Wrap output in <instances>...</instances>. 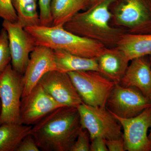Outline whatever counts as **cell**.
<instances>
[{"label":"cell","instance_id":"obj_1","mask_svg":"<svg viewBox=\"0 0 151 151\" xmlns=\"http://www.w3.org/2000/svg\"><path fill=\"white\" fill-rule=\"evenodd\" d=\"M81 128L77 108L62 106L32 126L30 133L41 150L69 151Z\"/></svg>","mask_w":151,"mask_h":151},{"label":"cell","instance_id":"obj_2","mask_svg":"<svg viewBox=\"0 0 151 151\" xmlns=\"http://www.w3.org/2000/svg\"><path fill=\"white\" fill-rule=\"evenodd\" d=\"M115 1L100 0L86 11L76 14L63 27L76 35L99 42L106 47H115L127 32L110 24L112 18L110 7Z\"/></svg>","mask_w":151,"mask_h":151},{"label":"cell","instance_id":"obj_3","mask_svg":"<svg viewBox=\"0 0 151 151\" xmlns=\"http://www.w3.org/2000/svg\"><path fill=\"white\" fill-rule=\"evenodd\" d=\"M32 36L36 46L61 50L77 56L97 58L106 47L97 41L82 37L65 29L63 26L37 25L24 28Z\"/></svg>","mask_w":151,"mask_h":151},{"label":"cell","instance_id":"obj_4","mask_svg":"<svg viewBox=\"0 0 151 151\" xmlns=\"http://www.w3.org/2000/svg\"><path fill=\"white\" fill-rule=\"evenodd\" d=\"M111 8L113 22L126 32L151 34V4L149 0H115Z\"/></svg>","mask_w":151,"mask_h":151},{"label":"cell","instance_id":"obj_5","mask_svg":"<svg viewBox=\"0 0 151 151\" xmlns=\"http://www.w3.org/2000/svg\"><path fill=\"white\" fill-rule=\"evenodd\" d=\"M82 102L86 105L106 107V102L116 83L97 70L68 73Z\"/></svg>","mask_w":151,"mask_h":151},{"label":"cell","instance_id":"obj_6","mask_svg":"<svg viewBox=\"0 0 151 151\" xmlns=\"http://www.w3.org/2000/svg\"><path fill=\"white\" fill-rule=\"evenodd\" d=\"M23 90V75L14 70L10 63L0 73V125L20 124V109Z\"/></svg>","mask_w":151,"mask_h":151},{"label":"cell","instance_id":"obj_7","mask_svg":"<svg viewBox=\"0 0 151 151\" xmlns=\"http://www.w3.org/2000/svg\"><path fill=\"white\" fill-rule=\"evenodd\" d=\"M77 109L81 128L88 131L90 139L101 137L110 140L122 137V126L106 107H94L82 103Z\"/></svg>","mask_w":151,"mask_h":151},{"label":"cell","instance_id":"obj_8","mask_svg":"<svg viewBox=\"0 0 151 151\" xmlns=\"http://www.w3.org/2000/svg\"><path fill=\"white\" fill-rule=\"evenodd\" d=\"M151 106L149 97L137 88L116 84L107 102L106 108L111 113L124 119L137 116Z\"/></svg>","mask_w":151,"mask_h":151},{"label":"cell","instance_id":"obj_9","mask_svg":"<svg viewBox=\"0 0 151 151\" xmlns=\"http://www.w3.org/2000/svg\"><path fill=\"white\" fill-rule=\"evenodd\" d=\"M2 25L8 35L12 67L23 75L30 55L36 47L34 39L18 22H12L4 20Z\"/></svg>","mask_w":151,"mask_h":151},{"label":"cell","instance_id":"obj_10","mask_svg":"<svg viewBox=\"0 0 151 151\" xmlns=\"http://www.w3.org/2000/svg\"><path fill=\"white\" fill-rule=\"evenodd\" d=\"M113 115L124 130L122 137L125 150L151 151V142L147 134L151 126V106L133 118L124 119Z\"/></svg>","mask_w":151,"mask_h":151},{"label":"cell","instance_id":"obj_11","mask_svg":"<svg viewBox=\"0 0 151 151\" xmlns=\"http://www.w3.org/2000/svg\"><path fill=\"white\" fill-rule=\"evenodd\" d=\"M62 106L38 83L29 94L22 97L20 122L33 126L49 113Z\"/></svg>","mask_w":151,"mask_h":151},{"label":"cell","instance_id":"obj_12","mask_svg":"<svg viewBox=\"0 0 151 151\" xmlns=\"http://www.w3.org/2000/svg\"><path fill=\"white\" fill-rule=\"evenodd\" d=\"M38 83L63 106L77 108L83 103L68 73L52 70L44 74Z\"/></svg>","mask_w":151,"mask_h":151},{"label":"cell","instance_id":"obj_13","mask_svg":"<svg viewBox=\"0 0 151 151\" xmlns=\"http://www.w3.org/2000/svg\"><path fill=\"white\" fill-rule=\"evenodd\" d=\"M55 70L57 68L54 50L46 47L36 46L30 55L27 67L23 75L22 97L29 94L44 74Z\"/></svg>","mask_w":151,"mask_h":151},{"label":"cell","instance_id":"obj_14","mask_svg":"<svg viewBox=\"0 0 151 151\" xmlns=\"http://www.w3.org/2000/svg\"><path fill=\"white\" fill-rule=\"evenodd\" d=\"M131 61L119 84L124 87H135L149 97L151 94V62L149 55Z\"/></svg>","mask_w":151,"mask_h":151},{"label":"cell","instance_id":"obj_15","mask_svg":"<svg viewBox=\"0 0 151 151\" xmlns=\"http://www.w3.org/2000/svg\"><path fill=\"white\" fill-rule=\"evenodd\" d=\"M97 59L99 72L116 84H119L130 61L124 52L117 47H107Z\"/></svg>","mask_w":151,"mask_h":151},{"label":"cell","instance_id":"obj_16","mask_svg":"<svg viewBox=\"0 0 151 151\" xmlns=\"http://www.w3.org/2000/svg\"><path fill=\"white\" fill-rule=\"evenodd\" d=\"M128 59L132 60L151 55V34H133L126 33L117 44Z\"/></svg>","mask_w":151,"mask_h":151},{"label":"cell","instance_id":"obj_17","mask_svg":"<svg viewBox=\"0 0 151 151\" xmlns=\"http://www.w3.org/2000/svg\"><path fill=\"white\" fill-rule=\"evenodd\" d=\"M88 7L87 0H52V26L64 25L79 11Z\"/></svg>","mask_w":151,"mask_h":151},{"label":"cell","instance_id":"obj_18","mask_svg":"<svg viewBox=\"0 0 151 151\" xmlns=\"http://www.w3.org/2000/svg\"><path fill=\"white\" fill-rule=\"evenodd\" d=\"M54 51L57 70L66 73L80 70L99 71L97 58L82 57L61 50Z\"/></svg>","mask_w":151,"mask_h":151},{"label":"cell","instance_id":"obj_19","mask_svg":"<svg viewBox=\"0 0 151 151\" xmlns=\"http://www.w3.org/2000/svg\"><path fill=\"white\" fill-rule=\"evenodd\" d=\"M32 127L20 124L0 125V151H17L23 139L30 134Z\"/></svg>","mask_w":151,"mask_h":151},{"label":"cell","instance_id":"obj_20","mask_svg":"<svg viewBox=\"0 0 151 151\" xmlns=\"http://www.w3.org/2000/svg\"><path fill=\"white\" fill-rule=\"evenodd\" d=\"M38 0H12L18 22L24 28L40 25L37 11Z\"/></svg>","mask_w":151,"mask_h":151},{"label":"cell","instance_id":"obj_21","mask_svg":"<svg viewBox=\"0 0 151 151\" xmlns=\"http://www.w3.org/2000/svg\"><path fill=\"white\" fill-rule=\"evenodd\" d=\"M11 59L8 35L3 27L0 32V73L10 63Z\"/></svg>","mask_w":151,"mask_h":151},{"label":"cell","instance_id":"obj_22","mask_svg":"<svg viewBox=\"0 0 151 151\" xmlns=\"http://www.w3.org/2000/svg\"><path fill=\"white\" fill-rule=\"evenodd\" d=\"M90 140L89 132L85 129L81 128L69 151H89Z\"/></svg>","mask_w":151,"mask_h":151},{"label":"cell","instance_id":"obj_23","mask_svg":"<svg viewBox=\"0 0 151 151\" xmlns=\"http://www.w3.org/2000/svg\"><path fill=\"white\" fill-rule=\"evenodd\" d=\"M52 0H39L40 25L51 27L52 25L50 5Z\"/></svg>","mask_w":151,"mask_h":151},{"label":"cell","instance_id":"obj_24","mask_svg":"<svg viewBox=\"0 0 151 151\" xmlns=\"http://www.w3.org/2000/svg\"><path fill=\"white\" fill-rule=\"evenodd\" d=\"M0 18L12 22L18 21L12 0H0Z\"/></svg>","mask_w":151,"mask_h":151},{"label":"cell","instance_id":"obj_25","mask_svg":"<svg viewBox=\"0 0 151 151\" xmlns=\"http://www.w3.org/2000/svg\"><path fill=\"white\" fill-rule=\"evenodd\" d=\"M40 150L34 138L31 134L25 137L20 144L17 151H39Z\"/></svg>","mask_w":151,"mask_h":151},{"label":"cell","instance_id":"obj_26","mask_svg":"<svg viewBox=\"0 0 151 151\" xmlns=\"http://www.w3.org/2000/svg\"><path fill=\"white\" fill-rule=\"evenodd\" d=\"M106 144L109 151H125L124 139L122 137L118 139H106Z\"/></svg>","mask_w":151,"mask_h":151},{"label":"cell","instance_id":"obj_27","mask_svg":"<svg viewBox=\"0 0 151 151\" xmlns=\"http://www.w3.org/2000/svg\"><path fill=\"white\" fill-rule=\"evenodd\" d=\"M90 151H108L106 144V139L101 137H97L91 140Z\"/></svg>","mask_w":151,"mask_h":151},{"label":"cell","instance_id":"obj_28","mask_svg":"<svg viewBox=\"0 0 151 151\" xmlns=\"http://www.w3.org/2000/svg\"><path fill=\"white\" fill-rule=\"evenodd\" d=\"M100 0H87L88 1V8L91 6L93 5L94 4H96L97 2L99 1ZM87 8V9H88Z\"/></svg>","mask_w":151,"mask_h":151},{"label":"cell","instance_id":"obj_29","mask_svg":"<svg viewBox=\"0 0 151 151\" xmlns=\"http://www.w3.org/2000/svg\"><path fill=\"white\" fill-rule=\"evenodd\" d=\"M149 98H150V101L151 108V94L150 95V96H149ZM150 128H151L150 132V134H149V135H148V138H149V139H150V142H151V126Z\"/></svg>","mask_w":151,"mask_h":151},{"label":"cell","instance_id":"obj_30","mask_svg":"<svg viewBox=\"0 0 151 151\" xmlns=\"http://www.w3.org/2000/svg\"><path fill=\"white\" fill-rule=\"evenodd\" d=\"M1 101H0V114H1Z\"/></svg>","mask_w":151,"mask_h":151},{"label":"cell","instance_id":"obj_31","mask_svg":"<svg viewBox=\"0 0 151 151\" xmlns=\"http://www.w3.org/2000/svg\"><path fill=\"white\" fill-rule=\"evenodd\" d=\"M149 58H150V60L151 62V55H149Z\"/></svg>","mask_w":151,"mask_h":151},{"label":"cell","instance_id":"obj_32","mask_svg":"<svg viewBox=\"0 0 151 151\" xmlns=\"http://www.w3.org/2000/svg\"><path fill=\"white\" fill-rule=\"evenodd\" d=\"M149 1H150V2L151 4V0H149Z\"/></svg>","mask_w":151,"mask_h":151}]
</instances>
